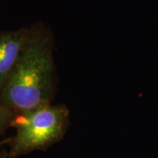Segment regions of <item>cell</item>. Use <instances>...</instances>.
I'll return each instance as SVG.
<instances>
[{
	"mask_svg": "<svg viewBox=\"0 0 158 158\" xmlns=\"http://www.w3.org/2000/svg\"><path fill=\"white\" fill-rule=\"evenodd\" d=\"M52 31L37 22L14 70L0 92V102L15 114L52 103L56 91Z\"/></svg>",
	"mask_w": 158,
	"mask_h": 158,
	"instance_id": "1",
	"label": "cell"
},
{
	"mask_svg": "<svg viewBox=\"0 0 158 158\" xmlns=\"http://www.w3.org/2000/svg\"><path fill=\"white\" fill-rule=\"evenodd\" d=\"M1 1H2V0H0V2H1Z\"/></svg>",
	"mask_w": 158,
	"mask_h": 158,
	"instance_id": "6",
	"label": "cell"
},
{
	"mask_svg": "<svg viewBox=\"0 0 158 158\" xmlns=\"http://www.w3.org/2000/svg\"><path fill=\"white\" fill-rule=\"evenodd\" d=\"M15 115V114L6 108L0 102V137L5 133L6 130L11 127Z\"/></svg>",
	"mask_w": 158,
	"mask_h": 158,
	"instance_id": "4",
	"label": "cell"
},
{
	"mask_svg": "<svg viewBox=\"0 0 158 158\" xmlns=\"http://www.w3.org/2000/svg\"><path fill=\"white\" fill-rule=\"evenodd\" d=\"M70 125V110L64 104H48L15 114L11 127L8 158H18L37 150H46L64 138Z\"/></svg>",
	"mask_w": 158,
	"mask_h": 158,
	"instance_id": "2",
	"label": "cell"
},
{
	"mask_svg": "<svg viewBox=\"0 0 158 158\" xmlns=\"http://www.w3.org/2000/svg\"><path fill=\"white\" fill-rule=\"evenodd\" d=\"M6 141L0 142V158H8V152L3 149V143Z\"/></svg>",
	"mask_w": 158,
	"mask_h": 158,
	"instance_id": "5",
	"label": "cell"
},
{
	"mask_svg": "<svg viewBox=\"0 0 158 158\" xmlns=\"http://www.w3.org/2000/svg\"><path fill=\"white\" fill-rule=\"evenodd\" d=\"M30 34V27L0 30V92L7 82Z\"/></svg>",
	"mask_w": 158,
	"mask_h": 158,
	"instance_id": "3",
	"label": "cell"
}]
</instances>
